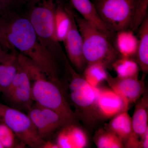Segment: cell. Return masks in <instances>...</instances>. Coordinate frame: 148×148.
Returning <instances> with one entry per match:
<instances>
[{
	"mask_svg": "<svg viewBox=\"0 0 148 148\" xmlns=\"http://www.w3.org/2000/svg\"><path fill=\"white\" fill-rule=\"evenodd\" d=\"M0 28L10 44L38 65L50 79L59 82L56 57L39 39L29 18H0Z\"/></svg>",
	"mask_w": 148,
	"mask_h": 148,
	"instance_id": "1",
	"label": "cell"
},
{
	"mask_svg": "<svg viewBox=\"0 0 148 148\" xmlns=\"http://www.w3.org/2000/svg\"><path fill=\"white\" fill-rule=\"evenodd\" d=\"M17 57L32 81L33 101L40 106L55 111L68 123L77 122V119L71 108L61 83L50 79L27 56L19 53Z\"/></svg>",
	"mask_w": 148,
	"mask_h": 148,
	"instance_id": "2",
	"label": "cell"
},
{
	"mask_svg": "<svg viewBox=\"0 0 148 148\" xmlns=\"http://www.w3.org/2000/svg\"><path fill=\"white\" fill-rule=\"evenodd\" d=\"M66 72L69 74V98L75 109L78 120L92 127L100 122L97 113V101L99 86L93 87L73 68L66 57L64 58Z\"/></svg>",
	"mask_w": 148,
	"mask_h": 148,
	"instance_id": "3",
	"label": "cell"
},
{
	"mask_svg": "<svg viewBox=\"0 0 148 148\" xmlns=\"http://www.w3.org/2000/svg\"><path fill=\"white\" fill-rule=\"evenodd\" d=\"M75 18L82 37L83 51L87 64L101 62L107 69H112L114 62L121 56L110 41L84 18Z\"/></svg>",
	"mask_w": 148,
	"mask_h": 148,
	"instance_id": "4",
	"label": "cell"
},
{
	"mask_svg": "<svg viewBox=\"0 0 148 148\" xmlns=\"http://www.w3.org/2000/svg\"><path fill=\"white\" fill-rule=\"evenodd\" d=\"M140 0H97L98 14L110 32L130 29Z\"/></svg>",
	"mask_w": 148,
	"mask_h": 148,
	"instance_id": "5",
	"label": "cell"
},
{
	"mask_svg": "<svg viewBox=\"0 0 148 148\" xmlns=\"http://www.w3.org/2000/svg\"><path fill=\"white\" fill-rule=\"evenodd\" d=\"M0 122L10 128L26 146L42 148L45 143L28 114L19 110L0 103Z\"/></svg>",
	"mask_w": 148,
	"mask_h": 148,
	"instance_id": "6",
	"label": "cell"
},
{
	"mask_svg": "<svg viewBox=\"0 0 148 148\" xmlns=\"http://www.w3.org/2000/svg\"><path fill=\"white\" fill-rule=\"evenodd\" d=\"M56 7L53 0H44L32 8L29 21L39 39L55 57L58 49L54 33V12Z\"/></svg>",
	"mask_w": 148,
	"mask_h": 148,
	"instance_id": "7",
	"label": "cell"
},
{
	"mask_svg": "<svg viewBox=\"0 0 148 148\" xmlns=\"http://www.w3.org/2000/svg\"><path fill=\"white\" fill-rule=\"evenodd\" d=\"M2 93L7 101L19 110L28 111L33 105L32 81L27 71L19 63L13 81Z\"/></svg>",
	"mask_w": 148,
	"mask_h": 148,
	"instance_id": "8",
	"label": "cell"
},
{
	"mask_svg": "<svg viewBox=\"0 0 148 148\" xmlns=\"http://www.w3.org/2000/svg\"><path fill=\"white\" fill-rule=\"evenodd\" d=\"M66 8L71 18V25L68 34L63 42L65 45L69 62L77 73L82 74L87 64L83 51L82 37L73 11L68 7Z\"/></svg>",
	"mask_w": 148,
	"mask_h": 148,
	"instance_id": "9",
	"label": "cell"
},
{
	"mask_svg": "<svg viewBox=\"0 0 148 148\" xmlns=\"http://www.w3.org/2000/svg\"><path fill=\"white\" fill-rule=\"evenodd\" d=\"M129 106V104L110 87L99 86L97 109L100 121L110 119L127 111Z\"/></svg>",
	"mask_w": 148,
	"mask_h": 148,
	"instance_id": "10",
	"label": "cell"
},
{
	"mask_svg": "<svg viewBox=\"0 0 148 148\" xmlns=\"http://www.w3.org/2000/svg\"><path fill=\"white\" fill-rule=\"evenodd\" d=\"M110 87L118 93L129 105L135 103L147 91L143 80L113 77L109 74L106 79Z\"/></svg>",
	"mask_w": 148,
	"mask_h": 148,
	"instance_id": "11",
	"label": "cell"
},
{
	"mask_svg": "<svg viewBox=\"0 0 148 148\" xmlns=\"http://www.w3.org/2000/svg\"><path fill=\"white\" fill-rule=\"evenodd\" d=\"M56 144L59 148H84L88 146L87 134L77 122L67 123L61 127Z\"/></svg>",
	"mask_w": 148,
	"mask_h": 148,
	"instance_id": "12",
	"label": "cell"
},
{
	"mask_svg": "<svg viewBox=\"0 0 148 148\" xmlns=\"http://www.w3.org/2000/svg\"><path fill=\"white\" fill-rule=\"evenodd\" d=\"M74 8L82 16V18L104 34L110 40H112L115 34L110 32L102 21L95 5L90 0H71Z\"/></svg>",
	"mask_w": 148,
	"mask_h": 148,
	"instance_id": "13",
	"label": "cell"
},
{
	"mask_svg": "<svg viewBox=\"0 0 148 148\" xmlns=\"http://www.w3.org/2000/svg\"><path fill=\"white\" fill-rule=\"evenodd\" d=\"M132 118V133L143 140L148 129V94L146 92L136 101Z\"/></svg>",
	"mask_w": 148,
	"mask_h": 148,
	"instance_id": "14",
	"label": "cell"
},
{
	"mask_svg": "<svg viewBox=\"0 0 148 148\" xmlns=\"http://www.w3.org/2000/svg\"><path fill=\"white\" fill-rule=\"evenodd\" d=\"M134 32L128 29L116 33L114 47L121 57L135 58L138 50V38Z\"/></svg>",
	"mask_w": 148,
	"mask_h": 148,
	"instance_id": "15",
	"label": "cell"
},
{
	"mask_svg": "<svg viewBox=\"0 0 148 148\" xmlns=\"http://www.w3.org/2000/svg\"><path fill=\"white\" fill-rule=\"evenodd\" d=\"M17 51L8 53L0 61V92H4L12 82L18 70Z\"/></svg>",
	"mask_w": 148,
	"mask_h": 148,
	"instance_id": "16",
	"label": "cell"
},
{
	"mask_svg": "<svg viewBox=\"0 0 148 148\" xmlns=\"http://www.w3.org/2000/svg\"><path fill=\"white\" fill-rule=\"evenodd\" d=\"M116 134L124 145L133 132L132 118L127 111L114 116L104 127Z\"/></svg>",
	"mask_w": 148,
	"mask_h": 148,
	"instance_id": "17",
	"label": "cell"
},
{
	"mask_svg": "<svg viewBox=\"0 0 148 148\" xmlns=\"http://www.w3.org/2000/svg\"><path fill=\"white\" fill-rule=\"evenodd\" d=\"M138 50L135 60L143 74L148 72V16H146L138 28Z\"/></svg>",
	"mask_w": 148,
	"mask_h": 148,
	"instance_id": "18",
	"label": "cell"
},
{
	"mask_svg": "<svg viewBox=\"0 0 148 148\" xmlns=\"http://www.w3.org/2000/svg\"><path fill=\"white\" fill-rule=\"evenodd\" d=\"M71 25V18L66 7L56 6L54 12V33L56 42H63Z\"/></svg>",
	"mask_w": 148,
	"mask_h": 148,
	"instance_id": "19",
	"label": "cell"
},
{
	"mask_svg": "<svg viewBox=\"0 0 148 148\" xmlns=\"http://www.w3.org/2000/svg\"><path fill=\"white\" fill-rule=\"evenodd\" d=\"M107 68L101 62H95L87 64L82 75L89 84L95 87L106 81L109 73Z\"/></svg>",
	"mask_w": 148,
	"mask_h": 148,
	"instance_id": "20",
	"label": "cell"
},
{
	"mask_svg": "<svg viewBox=\"0 0 148 148\" xmlns=\"http://www.w3.org/2000/svg\"><path fill=\"white\" fill-rule=\"evenodd\" d=\"M28 115L36 128L40 137L45 140L54 131L44 116L38 104L32 105L28 110Z\"/></svg>",
	"mask_w": 148,
	"mask_h": 148,
	"instance_id": "21",
	"label": "cell"
},
{
	"mask_svg": "<svg viewBox=\"0 0 148 148\" xmlns=\"http://www.w3.org/2000/svg\"><path fill=\"white\" fill-rule=\"evenodd\" d=\"M112 69L119 77L138 78L140 68L134 58L120 57L114 62Z\"/></svg>",
	"mask_w": 148,
	"mask_h": 148,
	"instance_id": "22",
	"label": "cell"
},
{
	"mask_svg": "<svg viewBox=\"0 0 148 148\" xmlns=\"http://www.w3.org/2000/svg\"><path fill=\"white\" fill-rule=\"evenodd\" d=\"M93 140L98 148H124L119 138L113 132L105 128L96 130Z\"/></svg>",
	"mask_w": 148,
	"mask_h": 148,
	"instance_id": "23",
	"label": "cell"
},
{
	"mask_svg": "<svg viewBox=\"0 0 148 148\" xmlns=\"http://www.w3.org/2000/svg\"><path fill=\"white\" fill-rule=\"evenodd\" d=\"M19 141L13 131L0 122V144L3 148H22L26 146L23 143H18Z\"/></svg>",
	"mask_w": 148,
	"mask_h": 148,
	"instance_id": "24",
	"label": "cell"
},
{
	"mask_svg": "<svg viewBox=\"0 0 148 148\" xmlns=\"http://www.w3.org/2000/svg\"><path fill=\"white\" fill-rule=\"evenodd\" d=\"M40 107L44 116L53 131L68 123L64 118L55 111L40 106Z\"/></svg>",
	"mask_w": 148,
	"mask_h": 148,
	"instance_id": "25",
	"label": "cell"
},
{
	"mask_svg": "<svg viewBox=\"0 0 148 148\" xmlns=\"http://www.w3.org/2000/svg\"><path fill=\"white\" fill-rule=\"evenodd\" d=\"M148 0H140L130 27V30L135 32L138 30L144 19L148 15Z\"/></svg>",
	"mask_w": 148,
	"mask_h": 148,
	"instance_id": "26",
	"label": "cell"
},
{
	"mask_svg": "<svg viewBox=\"0 0 148 148\" xmlns=\"http://www.w3.org/2000/svg\"><path fill=\"white\" fill-rule=\"evenodd\" d=\"M0 46L5 51L9 49L11 52H14L16 49L8 42L1 29L0 28Z\"/></svg>",
	"mask_w": 148,
	"mask_h": 148,
	"instance_id": "27",
	"label": "cell"
},
{
	"mask_svg": "<svg viewBox=\"0 0 148 148\" xmlns=\"http://www.w3.org/2000/svg\"><path fill=\"white\" fill-rule=\"evenodd\" d=\"M13 0H0V13L3 12Z\"/></svg>",
	"mask_w": 148,
	"mask_h": 148,
	"instance_id": "28",
	"label": "cell"
},
{
	"mask_svg": "<svg viewBox=\"0 0 148 148\" xmlns=\"http://www.w3.org/2000/svg\"><path fill=\"white\" fill-rule=\"evenodd\" d=\"M142 147L148 148V129L146 130L142 140Z\"/></svg>",
	"mask_w": 148,
	"mask_h": 148,
	"instance_id": "29",
	"label": "cell"
},
{
	"mask_svg": "<svg viewBox=\"0 0 148 148\" xmlns=\"http://www.w3.org/2000/svg\"><path fill=\"white\" fill-rule=\"evenodd\" d=\"M42 148H59L56 143H54L50 141H45Z\"/></svg>",
	"mask_w": 148,
	"mask_h": 148,
	"instance_id": "30",
	"label": "cell"
},
{
	"mask_svg": "<svg viewBox=\"0 0 148 148\" xmlns=\"http://www.w3.org/2000/svg\"><path fill=\"white\" fill-rule=\"evenodd\" d=\"M7 52L2 47L0 46V61L3 60L8 54Z\"/></svg>",
	"mask_w": 148,
	"mask_h": 148,
	"instance_id": "31",
	"label": "cell"
},
{
	"mask_svg": "<svg viewBox=\"0 0 148 148\" xmlns=\"http://www.w3.org/2000/svg\"><path fill=\"white\" fill-rule=\"evenodd\" d=\"M0 148H3L2 147L1 145L0 144Z\"/></svg>",
	"mask_w": 148,
	"mask_h": 148,
	"instance_id": "32",
	"label": "cell"
}]
</instances>
